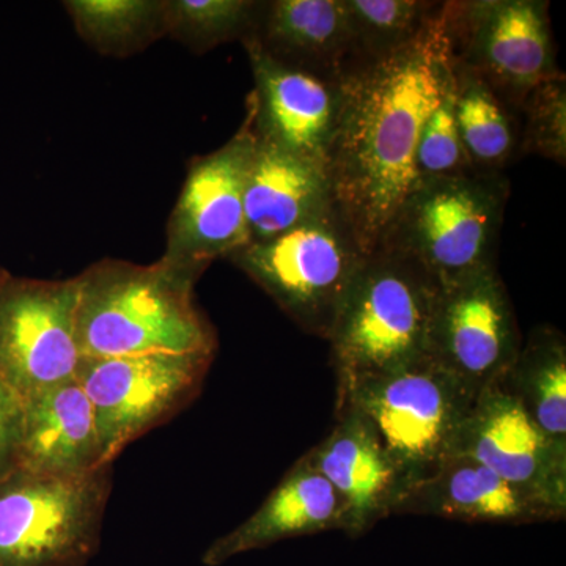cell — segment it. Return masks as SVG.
I'll return each instance as SVG.
<instances>
[{"label":"cell","mask_w":566,"mask_h":566,"mask_svg":"<svg viewBox=\"0 0 566 566\" xmlns=\"http://www.w3.org/2000/svg\"><path fill=\"white\" fill-rule=\"evenodd\" d=\"M439 289L412 256L386 245L368 253L329 337L338 387L428 357Z\"/></svg>","instance_id":"3"},{"label":"cell","mask_w":566,"mask_h":566,"mask_svg":"<svg viewBox=\"0 0 566 566\" xmlns=\"http://www.w3.org/2000/svg\"><path fill=\"white\" fill-rule=\"evenodd\" d=\"M449 80L444 9L403 50L344 77L326 172L335 208L367 253L417 181L420 132Z\"/></svg>","instance_id":"1"},{"label":"cell","mask_w":566,"mask_h":566,"mask_svg":"<svg viewBox=\"0 0 566 566\" xmlns=\"http://www.w3.org/2000/svg\"><path fill=\"white\" fill-rule=\"evenodd\" d=\"M77 281L9 277L0 285V376L22 401L77 378Z\"/></svg>","instance_id":"11"},{"label":"cell","mask_w":566,"mask_h":566,"mask_svg":"<svg viewBox=\"0 0 566 566\" xmlns=\"http://www.w3.org/2000/svg\"><path fill=\"white\" fill-rule=\"evenodd\" d=\"M24 401L0 376V480L20 465Z\"/></svg>","instance_id":"28"},{"label":"cell","mask_w":566,"mask_h":566,"mask_svg":"<svg viewBox=\"0 0 566 566\" xmlns=\"http://www.w3.org/2000/svg\"><path fill=\"white\" fill-rule=\"evenodd\" d=\"M9 271L6 270V268L0 266V285H2V282L6 281L7 277H9Z\"/></svg>","instance_id":"29"},{"label":"cell","mask_w":566,"mask_h":566,"mask_svg":"<svg viewBox=\"0 0 566 566\" xmlns=\"http://www.w3.org/2000/svg\"><path fill=\"white\" fill-rule=\"evenodd\" d=\"M216 354L147 353L82 359L77 381L95 411L103 460L169 422L202 392Z\"/></svg>","instance_id":"9"},{"label":"cell","mask_w":566,"mask_h":566,"mask_svg":"<svg viewBox=\"0 0 566 566\" xmlns=\"http://www.w3.org/2000/svg\"><path fill=\"white\" fill-rule=\"evenodd\" d=\"M112 464L80 479L0 480V566H87L98 554Z\"/></svg>","instance_id":"7"},{"label":"cell","mask_w":566,"mask_h":566,"mask_svg":"<svg viewBox=\"0 0 566 566\" xmlns=\"http://www.w3.org/2000/svg\"><path fill=\"white\" fill-rule=\"evenodd\" d=\"M453 106L472 172L504 174L521 158L520 117L475 73L450 61Z\"/></svg>","instance_id":"22"},{"label":"cell","mask_w":566,"mask_h":566,"mask_svg":"<svg viewBox=\"0 0 566 566\" xmlns=\"http://www.w3.org/2000/svg\"><path fill=\"white\" fill-rule=\"evenodd\" d=\"M475 174L469 166L461 145L453 106L452 70L444 92L420 132L416 150V175L419 178L457 177Z\"/></svg>","instance_id":"27"},{"label":"cell","mask_w":566,"mask_h":566,"mask_svg":"<svg viewBox=\"0 0 566 566\" xmlns=\"http://www.w3.org/2000/svg\"><path fill=\"white\" fill-rule=\"evenodd\" d=\"M264 2L256 0H166V35L203 54L255 32Z\"/></svg>","instance_id":"25"},{"label":"cell","mask_w":566,"mask_h":566,"mask_svg":"<svg viewBox=\"0 0 566 566\" xmlns=\"http://www.w3.org/2000/svg\"><path fill=\"white\" fill-rule=\"evenodd\" d=\"M395 515H423L464 523L534 524L565 516L510 485L468 457H452L401 499Z\"/></svg>","instance_id":"17"},{"label":"cell","mask_w":566,"mask_h":566,"mask_svg":"<svg viewBox=\"0 0 566 566\" xmlns=\"http://www.w3.org/2000/svg\"><path fill=\"white\" fill-rule=\"evenodd\" d=\"M452 457L472 458L510 485L566 515V453L558 452L497 386L476 395L458 431Z\"/></svg>","instance_id":"13"},{"label":"cell","mask_w":566,"mask_h":566,"mask_svg":"<svg viewBox=\"0 0 566 566\" xmlns=\"http://www.w3.org/2000/svg\"><path fill=\"white\" fill-rule=\"evenodd\" d=\"M103 465L107 464L95 411L77 378L24 400L18 469L55 479H80Z\"/></svg>","instance_id":"18"},{"label":"cell","mask_w":566,"mask_h":566,"mask_svg":"<svg viewBox=\"0 0 566 566\" xmlns=\"http://www.w3.org/2000/svg\"><path fill=\"white\" fill-rule=\"evenodd\" d=\"M333 431L305 453L346 506L345 534L359 538L395 515L409 491L374 423L352 403L337 401Z\"/></svg>","instance_id":"15"},{"label":"cell","mask_w":566,"mask_h":566,"mask_svg":"<svg viewBox=\"0 0 566 566\" xmlns=\"http://www.w3.org/2000/svg\"><path fill=\"white\" fill-rule=\"evenodd\" d=\"M345 528L346 506L340 495L301 457L248 520L205 549L202 564L221 566L283 539Z\"/></svg>","instance_id":"16"},{"label":"cell","mask_w":566,"mask_h":566,"mask_svg":"<svg viewBox=\"0 0 566 566\" xmlns=\"http://www.w3.org/2000/svg\"><path fill=\"white\" fill-rule=\"evenodd\" d=\"M88 46L132 57L166 35V0H69L63 3Z\"/></svg>","instance_id":"23"},{"label":"cell","mask_w":566,"mask_h":566,"mask_svg":"<svg viewBox=\"0 0 566 566\" xmlns=\"http://www.w3.org/2000/svg\"><path fill=\"white\" fill-rule=\"evenodd\" d=\"M450 61L485 81L517 114L536 85L562 76L546 0H450Z\"/></svg>","instance_id":"8"},{"label":"cell","mask_w":566,"mask_h":566,"mask_svg":"<svg viewBox=\"0 0 566 566\" xmlns=\"http://www.w3.org/2000/svg\"><path fill=\"white\" fill-rule=\"evenodd\" d=\"M521 156L538 155L565 166V74L536 85L517 109Z\"/></svg>","instance_id":"26"},{"label":"cell","mask_w":566,"mask_h":566,"mask_svg":"<svg viewBox=\"0 0 566 566\" xmlns=\"http://www.w3.org/2000/svg\"><path fill=\"white\" fill-rule=\"evenodd\" d=\"M243 44L255 81L248 102L259 137L326 167L344 106V80L283 65L255 44Z\"/></svg>","instance_id":"14"},{"label":"cell","mask_w":566,"mask_h":566,"mask_svg":"<svg viewBox=\"0 0 566 566\" xmlns=\"http://www.w3.org/2000/svg\"><path fill=\"white\" fill-rule=\"evenodd\" d=\"M333 205L326 167L282 150L256 134L244 188L249 244L274 240Z\"/></svg>","instance_id":"19"},{"label":"cell","mask_w":566,"mask_h":566,"mask_svg":"<svg viewBox=\"0 0 566 566\" xmlns=\"http://www.w3.org/2000/svg\"><path fill=\"white\" fill-rule=\"evenodd\" d=\"M495 386L523 408L558 452L566 453V342L560 331H532Z\"/></svg>","instance_id":"21"},{"label":"cell","mask_w":566,"mask_h":566,"mask_svg":"<svg viewBox=\"0 0 566 566\" xmlns=\"http://www.w3.org/2000/svg\"><path fill=\"white\" fill-rule=\"evenodd\" d=\"M509 199L505 174L419 178L378 245L412 256L441 286L497 271Z\"/></svg>","instance_id":"4"},{"label":"cell","mask_w":566,"mask_h":566,"mask_svg":"<svg viewBox=\"0 0 566 566\" xmlns=\"http://www.w3.org/2000/svg\"><path fill=\"white\" fill-rule=\"evenodd\" d=\"M476 395L430 357L389 374L338 387L376 428L409 490L452 457L458 431Z\"/></svg>","instance_id":"6"},{"label":"cell","mask_w":566,"mask_h":566,"mask_svg":"<svg viewBox=\"0 0 566 566\" xmlns=\"http://www.w3.org/2000/svg\"><path fill=\"white\" fill-rule=\"evenodd\" d=\"M512 301L497 271L439 289L428 357L479 395L501 381L520 353Z\"/></svg>","instance_id":"12"},{"label":"cell","mask_w":566,"mask_h":566,"mask_svg":"<svg viewBox=\"0 0 566 566\" xmlns=\"http://www.w3.org/2000/svg\"><path fill=\"white\" fill-rule=\"evenodd\" d=\"M353 71L385 61L419 39L444 9L427 0H344ZM348 73V74H349ZM346 77V76H345Z\"/></svg>","instance_id":"24"},{"label":"cell","mask_w":566,"mask_h":566,"mask_svg":"<svg viewBox=\"0 0 566 566\" xmlns=\"http://www.w3.org/2000/svg\"><path fill=\"white\" fill-rule=\"evenodd\" d=\"M252 43L274 61L344 80L352 69V33L344 0L264 2Z\"/></svg>","instance_id":"20"},{"label":"cell","mask_w":566,"mask_h":566,"mask_svg":"<svg viewBox=\"0 0 566 566\" xmlns=\"http://www.w3.org/2000/svg\"><path fill=\"white\" fill-rule=\"evenodd\" d=\"M256 132L253 109L240 129L218 150L193 158L166 230L159 262L174 273L199 281L214 260L227 259L249 244L244 188Z\"/></svg>","instance_id":"10"},{"label":"cell","mask_w":566,"mask_h":566,"mask_svg":"<svg viewBox=\"0 0 566 566\" xmlns=\"http://www.w3.org/2000/svg\"><path fill=\"white\" fill-rule=\"evenodd\" d=\"M368 253L335 205L290 232L229 256L305 333L329 340Z\"/></svg>","instance_id":"5"},{"label":"cell","mask_w":566,"mask_h":566,"mask_svg":"<svg viewBox=\"0 0 566 566\" xmlns=\"http://www.w3.org/2000/svg\"><path fill=\"white\" fill-rule=\"evenodd\" d=\"M82 359L147 353L218 352V335L196 304V282L163 262L104 259L76 275Z\"/></svg>","instance_id":"2"}]
</instances>
